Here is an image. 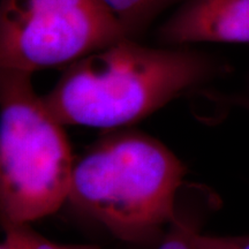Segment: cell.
Wrapping results in <instances>:
<instances>
[{
    "instance_id": "obj_1",
    "label": "cell",
    "mask_w": 249,
    "mask_h": 249,
    "mask_svg": "<svg viewBox=\"0 0 249 249\" xmlns=\"http://www.w3.org/2000/svg\"><path fill=\"white\" fill-rule=\"evenodd\" d=\"M229 70L204 52L149 48L127 38L65 68L43 98L62 124L119 129Z\"/></svg>"
},
{
    "instance_id": "obj_2",
    "label": "cell",
    "mask_w": 249,
    "mask_h": 249,
    "mask_svg": "<svg viewBox=\"0 0 249 249\" xmlns=\"http://www.w3.org/2000/svg\"><path fill=\"white\" fill-rule=\"evenodd\" d=\"M186 173L158 140L119 128L74 161L68 202L124 244H156L176 218Z\"/></svg>"
},
{
    "instance_id": "obj_3",
    "label": "cell",
    "mask_w": 249,
    "mask_h": 249,
    "mask_svg": "<svg viewBox=\"0 0 249 249\" xmlns=\"http://www.w3.org/2000/svg\"><path fill=\"white\" fill-rule=\"evenodd\" d=\"M28 71L0 68L1 222L30 224L68 201L74 160L62 124Z\"/></svg>"
},
{
    "instance_id": "obj_4",
    "label": "cell",
    "mask_w": 249,
    "mask_h": 249,
    "mask_svg": "<svg viewBox=\"0 0 249 249\" xmlns=\"http://www.w3.org/2000/svg\"><path fill=\"white\" fill-rule=\"evenodd\" d=\"M127 38L102 0H1L0 68H66Z\"/></svg>"
},
{
    "instance_id": "obj_5",
    "label": "cell",
    "mask_w": 249,
    "mask_h": 249,
    "mask_svg": "<svg viewBox=\"0 0 249 249\" xmlns=\"http://www.w3.org/2000/svg\"><path fill=\"white\" fill-rule=\"evenodd\" d=\"M163 44L249 43V0H186L160 29Z\"/></svg>"
},
{
    "instance_id": "obj_6",
    "label": "cell",
    "mask_w": 249,
    "mask_h": 249,
    "mask_svg": "<svg viewBox=\"0 0 249 249\" xmlns=\"http://www.w3.org/2000/svg\"><path fill=\"white\" fill-rule=\"evenodd\" d=\"M167 1L169 0H102L132 38Z\"/></svg>"
},
{
    "instance_id": "obj_7",
    "label": "cell",
    "mask_w": 249,
    "mask_h": 249,
    "mask_svg": "<svg viewBox=\"0 0 249 249\" xmlns=\"http://www.w3.org/2000/svg\"><path fill=\"white\" fill-rule=\"evenodd\" d=\"M216 205L204 208L196 214H180L177 209L176 218L160 242L158 249H196L194 236L200 232L202 218Z\"/></svg>"
},
{
    "instance_id": "obj_8",
    "label": "cell",
    "mask_w": 249,
    "mask_h": 249,
    "mask_svg": "<svg viewBox=\"0 0 249 249\" xmlns=\"http://www.w3.org/2000/svg\"><path fill=\"white\" fill-rule=\"evenodd\" d=\"M5 231V239L0 249H33L36 232L29 224L1 222Z\"/></svg>"
},
{
    "instance_id": "obj_9",
    "label": "cell",
    "mask_w": 249,
    "mask_h": 249,
    "mask_svg": "<svg viewBox=\"0 0 249 249\" xmlns=\"http://www.w3.org/2000/svg\"><path fill=\"white\" fill-rule=\"evenodd\" d=\"M194 244L196 249H249V235L216 236L197 232Z\"/></svg>"
},
{
    "instance_id": "obj_10",
    "label": "cell",
    "mask_w": 249,
    "mask_h": 249,
    "mask_svg": "<svg viewBox=\"0 0 249 249\" xmlns=\"http://www.w3.org/2000/svg\"><path fill=\"white\" fill-rule=\"evenodd\" d=\"M33 249H101L97 246L92 245H60L50 241L36 232L34 239Z\"/></svg>"
},
{
    "instance_id": "obj_11",
    "label": "cell",
    "mask_w": 249,
    "mask_h": 249,
    "mask_svg": "<svg viewBox=\"0 0 249 249\" xmlns=\"http://www.w3.org/2000/svg\"><path fill=\"white\" fill-rule=\"evenodd\" d=\"M223 102H227L229 104L245 108V110H247L249 112V95L226 96V97L223 98Z\"/></svg>"
}]
</instances>
